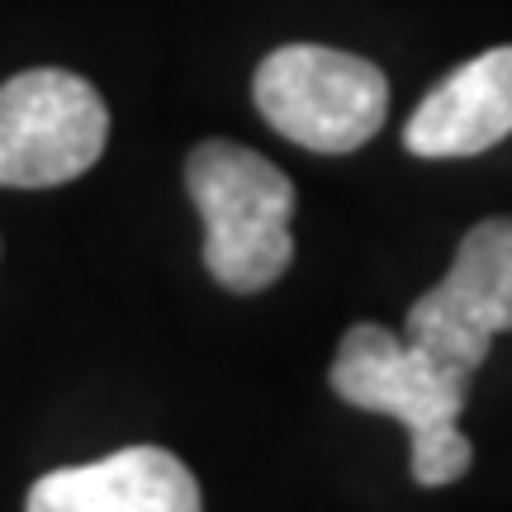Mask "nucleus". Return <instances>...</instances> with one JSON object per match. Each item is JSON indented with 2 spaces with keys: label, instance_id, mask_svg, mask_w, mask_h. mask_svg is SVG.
Returning a JSON list of instances; mask_svg holds the SVG:
<instances>
[{
  "label": "nucleus",
  "instance_id": "1",
  "mask_svg": "<svg viewBox=\"0 0 512 512\" xmlns=\"http://www.w3.org/2000/svg\"><path fill=\"white\" fill-rule=\"evenodd\" d=\"M328 380L342 403L399 418L408 427V441H413L408 465L422 489L456 484L470 470L475 446L456 427L460 408L470 399V380L441 370L432 356L408 347L399 332L380 323H356L337 347Z\"/></svg>",
  "mask_w": 512,
  "mask_h": 512
},
{
  "label": "nucleus",
  "instance_id": "2",
  "mask_svg": "<svg viewBox=\"0 0 512 512\" xmlns=\"http://www.w3.org/2000/svg\"><path fill=\"white\" fill-rule=\"evenodd\" d=\"M185 190L204 219V266L233 294L275 285L294 261V185L261 152L209 138L185 157Z\"/></svg>",
  "mask_w": 512,
  "mask_h": 512
},
{
  "label": "nucleus",
  "instance_id": "3",
  "mask_svg": "<svg viewBox=\"0 0 512 512\" xmlns=\"http://www.w3.org/2000/svg\"><path fill=\"white\" fill-rule=\"evenodd\" d=\"M252 100L261 119L290 143L342 157L366 147L384 128L389 81L370 57L323 43H285L271 57H261Z\"/></svg>",
  "mask_w": 512,
  "mask_h": 512
},
{
  "label": "nucleus",
  "instance_id": "4",
  "mask_svg": "<svg viewBox=\"0 0 512 512\" xmlns=\"http://www.w3.org/2000/svg\"><path fill=\"white\" fill-rule=\"evenodd\" d=\"M110 143L105 95L86 76L34 67L0 86V185L48 190L86 176Z\"/></svg>",
  "mask_w": 512,
  "mask_h": 512
},
{
  "label": "nucleus",
  "instance_id": "5",
  "mask_svg": "<svg viewBox=\"0 0 512 512\" xmlns=\"http://www.w3.org/2000/svg\"><path fill=\"white\" fill-rule=\"evenodd\" d=\"M498 332H512V219L475 223L446 280L403 318V342L460 380H475Z\"/></svg>",
  "mask_w": 512,
  "mask_h": 512
},
{
  "label": "nucleus",
  "instance_id": "6",
  "mask_svg": "<svg viewBox=\"0 0 512 512\" xmlns=\"http://www.w3.org/2000/svg\"><path fill=\"white\" fill-rule=\"evenodd\" d=\"M24 512H204V498L181 456L124 446L105 460L43 475Z\"/></svg>",
  "mask_w": 512,
  "mask_h": 512
},
{
  "label": "nucleus",
  "instance_id": "7",
  "mask_svg": "<svg viewBox=\"0 0 512 512\" xmlns=\"http://www.w3.org/2000/svg\"><path fill=\"white\" fill-rule=\"evenodd\" d=\"M512 133V43L460 62L437 91L422 100L403 147L413 157L441 162V157H479Z\"/></svg>",
  "mask_w": 512,
  "mask_h": 512
}]
</instances>
